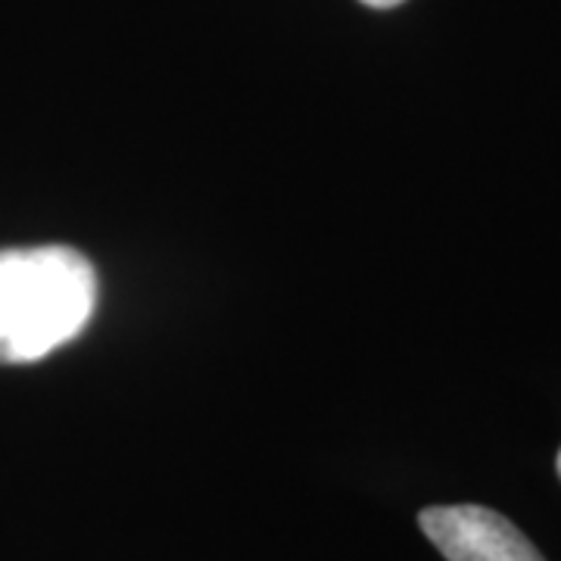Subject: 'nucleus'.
Returning a JSON list of instances; mask_svg holds the SVG:
<instances>
[{
  "label": "nucleus",
  "instance_id": "f257e3e1",
  "mask_svg": "<svg viewBox=\"0 0 561 561\" xmlns=\"http://www.w3.org/2000/svg\"><path fill=\"white\" fill-rule=\"evenodd\" d=\"M98 306V272L72 247L0 250V365H25L76 341Z\"/></svg>",
  "mask_w": 561,
  "mask_h": 561
},
{
  "label": "nucleus",
  "instance_id": "f03ea898",
  "mask_svg": "<svg viewBox=\"0 0 561 561\" xmlns=\"http://www.w3.org/2000/svg\"><path fill=\"white\" fill-rule=\"evenodd\" d=\"M419 524L446 561H546L515 524L486 505H431Z\"/></svg>",
  "mask_w": 561,
  "mask_h": 561
},
{
  "label": "nucleus",
  "instance_id": "7ed1b4c3",
  "mask_svg": "<svg viewBox=\"0 0 561 561\" xmlns=\"http://www.w3.org/2000/svg\"><path fill=\"white\" fill-rule=\"evenodd\" d=\"M365 7H375V10H390V7H400L402 0H362Z\"/></svg>",
  "mask_w": 561,
  "mask_h": 561
},
{
  "label": "nucleus",
  "instance_id": "20e7f679",
  "mask_svg": "<svg viewBox=\"0 0 561 561\" xmlns=\"http://www.w3.org/2000/svg\"><path fill=\"white\" fill-rule=\"evenodd\" d=\"M556 468H559V478H561V449H559V459H556Z\"/></svg>",
  "mask_w": 561,
  "mask_h": 561
}]
</instances>
